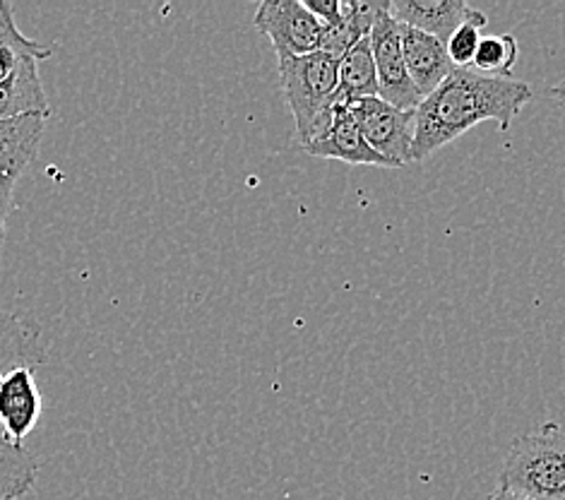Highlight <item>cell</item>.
Wrapping results in <instances>:
<instances>
[{
	"mask_svg": "<svg viewBox=\"0 0 565 500\" xmlns=\"http://www.w3.org/2000/svg\"><path fill=\"white\" fill-rule=\"evenodd\" d=\"M501 486L532 500H565V434L544 424L518 436L505 455Z\"/></svg>",
	"mask_w": 565,
	"mask_h": 500,
	"instance_id": "3",
	"label": "cell"
},
{
	"mask_svg": "<svg viewBox=\"0 0 565 500\" xmlns=\"http://www.w3.org/2000/svg\"><path fill=\"white\" fill-rule=\"evenodd\" d=\"M253 22L270 39L279 61L320 51L322 24L301 0H263Z\"/></svg>",
	"mask_w": 565,
	"mask_h": 500,
	"instance_id": "5",
	"label": "cell"
},
{
	"mask_svg": "<svg viewBox=\"0 0 565 500\" xmlns=\"http://www.w3.org/2000/svg\"><path fill=\"white\" fill-rule=\"evenodd\" d=\"M39 477V459L15 443L0 426V500H18L32 491Z\"/></svg>",
	"mask_w": 565,
	"mask_h": 500,
	"instance_id": "15",
	"label": "cell"
},
{
	"mask_svg": "<svg viewBox=\"0 0 565 500\" xmlns=\"http://www.w3.org/2000/svg\"><path fill=\"white\" fill-rule=\"evenodd\" d=\"M42 116L51 118L53 106L46 97L42 77H39V58L26 56L12 71L0 77V118Z\"/></svg>",
	"mask_w": 565,
	"mask_h": 500,
	"instance_id": "11",
	"label": "cell"
},
{
	"mask_svg": "<svg viewBox=\"0 0 565 500\" xmlns=\"http://www.w3.org/2000/svg\"><path fill=\"white\" fill-rule=\"evenodd\" d=\"M479 42H481L479 26L469 24V22L457 26L455 34L448 39V44H446V51H448L450 61L455 63V67H472Z\"/></svg>",
	"mask_w": 565,
	"mask_h": 500,
	"instance_id": "18",
	"label": "cell"
},
{
	"mask_svg": "<svg viewBox=\"0 0 565 500\" xmlns=\"http://www.w3.org/2000/svg\"><path fill=\"white\" fill-rule=\"evenodd\" d=\"M349 116L354 118L356 128L361 130L375 152L397 161L399 167L412 164V142H414V111L395 109L393 104L383 102L381 97H363L347 104Z\"/></svg>",
	"mask_w": 565,
	"mask_h": 500,
	"instance_id": "4",
	"label": "cell"
},
{
	"mask_svg": "<svg viewBox=\"0 0 565 500\" xmlns=\"http://www.w3.org/2000/svg\"><path fill=\"white\" fill-rule=\"evenodd\" d=\"M390 15L399 24L414 26V30L436 36L446 46L457 26L465 22L483 30L489 18L481 10L467 6L465 0H393Z\"/></svg>",
	"mask_w": 565,
	"mask_h": 500,
	"instance_id": "7",
	"label": "cell"
},
{
	"mask_svg": "<svg viewBox=\"0 0 565 500\" xmlns=\"http://www.w3.org/2000/svg\"><path fill=\"white\" fill-rule=\"evenodd\" d=\"M306 10L326 26L342 15V0H303Z\"/></svg>",
	"mask_w": 565,
	"mask_h": 500,
	"instance_id": "21",
	"label": "cell"
},
{
	"mask_svg": "<svg viewBox=\"0 0 565 500\" xmlns=\"http://www.w3.org/2000/svg\"><path fill=\"white\" fill-rule=\"evenodd\" d=\"M303 150L311 157L320 159H338L347 164H366V167H381V169H402L397 161L379 155L373 147L363 140L361 130L356 128L354 118L349 116L347 106H334L332 126L328 132L311 142Z\"/></svg>",
	"mask_w": 565,
	"mask_h": 500,
	"instance_id": "9",
	"label": "cell"
},
{
	"mask_svg": "<svg viewBox=\"0 0 565 500\" xmlns=\"http://www.w3.org/2000/svg\"><path fill=\"white\" fill-rule=\"evenodd\" d=\"M42 416V392L36 385V369L18 366L0 371V426L6 434L22 443L32 434Z\"/></svg>",
	"mask_w": 565,
	"mask_h": 500,
	"instance_id": "8",
	"label": "cell"
},
{
	"mask_svg": "<svg viewBox=\"0 0 565 500\" xmlns=\"http://www.w3.org/2000/svg\"><path fill=\"white\" fill-rule=\"evenodd\" d=\"M3 241H6V228H0V246H3Z\"/></svg>",
	"mask_w": 565,
	"mask_h": 500,
	"instance_id": "25",
	"label": "cell"
},
{
	"mask_svg": "<svg viewBox=\"0 0 565 500\" xmlns=\"http://www.w3.org/2000/svg\"><path fill=\"white\" fill-rule=\"evenodd\" d=\"M361 39H366V36H361L359 26H356V22L352 18V12H349L347 3L342 0V15L334 20L332 24L322 26L320 51H326V53H330L332 58L340 61L349 49L361 42Z\"/></svg>",
	"mask_w": 565,
	"mask_h": 500,
	"instance_id": "17",
	"label": "cell"
},
{
	"mask_svg": "<svg viewBox=\"0 0 565 500\" xmlns=\"http://www.w3.org/2000/svg\"><path fill=\"white\" fill-rule=\"evenodd\" d=\"M49 361V351L42 344V330L18 316L0 313V371L3 366H42Z\"/></svg>",
	"mask_w": 565,
	"mask_h": 500,
	"instance_id": "13",
	"label": "cell"
},
{
	"mask_svg": "<svg viewBox=\"0 0 565 500\" xmlns=\"http://www.w3.org/2000/svg\"><path fill=\"white\" fill-rule=\"evenodd\" d=\"M3 46H22V49H46L34 39H26L15 24V8H12L10 0H0V49Z\"/></svg>",
	"mask_w": 565,
	"mask_h": 500,
	"instance_id": "19",
	"label": "cell"
},
{
	"mask_svg": "<svg viewBox=\"0 0 565 500\" xmlns=\"http://www.w3.org/2000/svg\"><path fill=\"white\" fill-rule=\"evenodd\" d=\"M379 92L371 36H366L340 58V87L334 94V106H347L363 97H379Z\"/></svg>",
	"mask_w": 565,
	"mask_h": 500,
	"instance_id": "14",
	"label": "cell"
},
{
	"mask_svg": "<svg viewBox=\"0 0 565 500\" xmlns=\"http://www.w3.org/2000/svg\"><path fill=\"white\" fill-rule=\"evenodd\" d=\"M487 500H532V498L522 496L518 491H510V489H505V486H498V489Z\"/></svg>",
	"mask_w": 565,
	"mask_h": 500,
	"instance_id": "23",
	"label": "cell"
},
{
	"mask_svg": "<svg viewBox=\"0 0 565 500\" xmlns=\"http://www.w3.org/2000/svg\"><path fill=\"white\" fill-rule=\"evenodd\" d=\"M520 44L513 34H493L481 36L472 67L481 75L510 77V71L518 63Z\"/></svg>",
	"mask_w": 565,
	"mask_h": 500,
	"instance_id": "16",
	"label": "cell"
},
{
	"mask_svg": "<svg viewBox=\"0 0 565 500\" xmlns=\"http://www.w3.org/2000/svg\"><path fill=\"white\" fill-rule=\"evenodd\" d=\"M399 39L402 56H405L412 83L419 89L422 97H428L455 71V63L436 36L414 30V26L399 24Z\"/></svg>",
	"mask_w": 565,
	"mask_h": 500,
	"instance_id": "10",
	"label": "cell"
},
{
	"mask_svg": "<svg viewBox=\"0 0 565 500\" xmlns=\"http://www.w3.org/2000/svg\"><path fill=\"white\" fill-rule=\"evenodd\" d=\"M530 99L532 87L522 79L481 75L475 67H455L414 111L412 161L430 157L483 120H495L501 132H508Z\"/></svg>",
	"mask_w": 565,
	"mask_h": 500,
	"instance_id": "1",
	"label": "cell"
},
{
	"mask_svg": "<svg viewBox=\"0 0 565 500\" xmlns=\"http://www.w3.org/2000/svg\"><path fill=\"white\" fill-rule=\"evenodd\" d=\"M281 89L294 116L296 140L308 147L328 132L340 87V61L326 51L279 61Z\"/></svg>",
	"mask_w": 565,
	"mask_h": 500,
	"instance_id": "2",
	"label": "cell"
},
{
	"mask_svg": "<svg viewBox=\"0 0 565 500\" xmlns=\"http://www.w3.org/2000/svg\"><path fill=\"white\" fill-rule=\"evenodd\" d=\"M51 53L53 51L49 46L39 49V51L22 49V46H3V49H0V77H6L12 71V67H15L20 61H24L26 56L44 61V58H51Z\"/></svg>",
	"mask_w": 565,
	"mask_h": 500,
	"instance_id": "20",
	"label": "cell"
},
{
	"mask_svg": "<svg viewBox=\"0 0 565 500\" xmlns=\"http://www.w3.org/2000/svg\"><path fill=\"white\" fill-rule=\"evenodd\" d=\"M44 128L46 118L42 116L0 118V173L15 181L20 179V173L39 152Z\"/></svg>",
	"mask_w": 565,
	"mask_h": 500,
	"instance_id": "12",
	"label": "cell"
},
{
	"mask_svg": "<svg viewBox=\"0 0 565 500\" xmlns=\"http://www.w3.org/2000/svg\"><path fill=\"white\" fill-rule=\"evenodd\" d=\"M15 179H8V175L0 173V228H6L8 217L15 210Z\"/></svg>",
	"mask_w": 565,
	"mask_h": 500,
	"instance_id": "22",
	"label": "cell"
},
{
	"mask_svg": "<svg viewBox=\"0 0 565 500\" xmlns=\"http://www.w3.org/2000/svg\"><path fill=\"white\" fill-rule=\"evenodd\" d=\"M551 94H554L556 102H558L561 106H565V83H558L554 89H551Z\"/></svg>",
	"mask_w": 565,
	"mask_h": 500,
	"instance_id": "24",
	"label": "cell"
},
{
	"mask_svg": "<svg viewBox=\"0 0 565 500\" xmlns=\"http://www.w3.org/2000/svg\"><path fill=\"white\" fill-rule=\"evenodd\" d=\"M371 51L375 61V73H379V97L402 111L419 109L424 97L409 77L405 56H402L399 22L390 15V10H385L373 26Z\"/></svg>",
	"mask_w": 565,
	"mask_h": 500,
	"instance_id": "6",
	"label": "cell"
}]
</instances>
